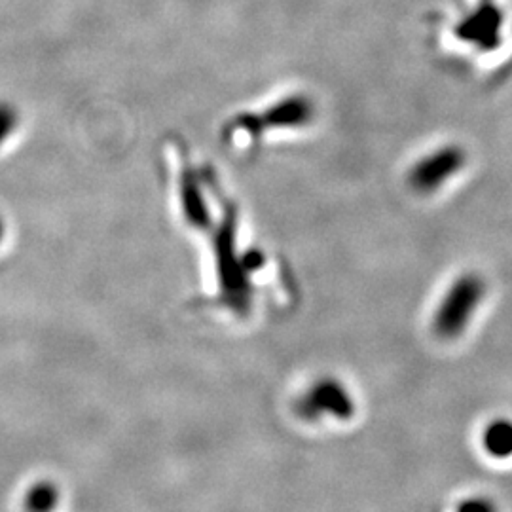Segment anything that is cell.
I'll return each mask as SVG.
<instances>
[{"label": "cell", "instance_id": "1", "mask_svg": "<svg viewBox=\"0 0 512 512\" xmlns=\"http://www.w3.org/2000/svg\"><path fill=\"white\" fill-rule=\"evenodd\" d=\"M488 293V285L482 275L475 272L459 275L440 298L433 315V332L440 340H456L469 329Z\"/></svg>", "mask_w": 512, "mask_h": 512}, {"label": "cell", "instance_id": "2", "mask_svg": "<svg viewBox=\"0 0 512 512\" xmlns=\"http://www.w3.org/2000/svg\"><path fill=\"white\" fill-rule=\"evenodd\" d=\"M296 416L300 420L317 423L323 418L348 421L355 416V403L348 387L336 378H319L298 397Z\"/></svg>", "mask_w": 512, "mask_h": 512}, {"label": "cell", "instance_id": "3", "mask_svg": "<svg viewBox=\"0 0 512 512\" xmlns=\"http://www.w3.org/2000/svg\"><path fill=\"white\" fill-rule=\"evenodd\" d=\"M465 164H467V154L458 145L435 148L410 167L408 184L421 196L435 194L454 177H458Z\"/></svg>", "mask_w": 512, "mask_h": 512}, {"label": "cell", "instance_id": "4", "mask_svg": "<svg viewBox=\"0 0 512 512\" xmlns=\"http://www.w3.org/2000/svg\"><path fill=\"white\" fill-rule=\"evenodd\" d=\"M503 25V14L495 2H484L456 29V35L463 42L476 44L482 50H490L499 44V33Z\"/></svg>", "mask_w": 512, "mask_h": 512}, {"label": "cell", "instance_id": "5", "mask_svg": "<svg viewBox=\"0 0 512 512\" xmlns=\"http://www.w3.org/2000/svg\"><path fill=\"white\" fill-rule=\"evenodd\" d=\"M315 118V105L306 95H291L279 101L264 116L251 118L253 128H304Z\"/></svg>", "mask_w": 512, "mask_h": 512}, {"label": "cell", "instance_id": "6", "mask_svg": "<svg viewBox=\"0 0 512 512\" xmlns=\"http://www.w3.org/2000/svg\"><path fill=\"white\" fill-rule=\"evenodd\" d=\"M482 442L492 458L503 459L512 456V421H492L484 431Z\"/></svg>", "mask_w": 512, "mask_h": 512}, {"label": "cell", "instance_id": "7", "mask_svg": "<svg viewBox=\"0 0 512 512\" xmlns=\"http://www.w3.org/2000/svg\"><path fill=\"white\" fill-rule=\"evenodd\" d=\"M456 512H497V507L492 499L476 495V497H469V499L461 501Z\"/></svg>", "mask_w": 512, "mask_h": 512}]
</instances>
